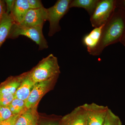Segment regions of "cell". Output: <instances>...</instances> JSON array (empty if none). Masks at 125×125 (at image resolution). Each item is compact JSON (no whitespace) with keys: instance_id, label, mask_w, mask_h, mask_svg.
Here are the masks:
<instances>
[{"instance_id":"26","label":"cell","mask_w":125,"mask_h":125,"mask_svg":"<svg viewBox=\"0 0 125 125\" xmlns=\"http://www.w3.org/2000/svg\"><path fill=\"white\" fill-rule=\"evenodd\" d=\"M116 5L125 10V0H116Z\"/></svg>"},{"instance_id":"5","label":"cell","mask_w":125,"mask_h":125,"mask_svg":"<svg viewBox=\"0 0 125 125\" xmlns=\"http://www.w3.org/2000/svg\"><path fill=\"white\" fill-rule=\"evenodd\" d=\"M116 7V0H99L94 11L90 16L93 27L104 25L109 20Z\"/></svg>"},{"instance_id":"6","label":"cell","mask_w":125,"mask_h":125,"mask_svg":"<svg viewBox=\"0 0 125 125\" xmlns=\"http://www.w3.org/2000/svg\"><path fill=\"white\" fill-rule=\"evenodd\" d=\"M57 80L35 83L29 96L25 101L27 109L37 107L40 99L49 91Z\"/></svg>"},{"instance_id":"2","label":"cell","mask_w":125,"mask_h":125,"mask_svg":"<svg viewBox=\"0 0 125 125\" xmlns=\"http://www.w3.org/2000/svg\"><path fill=\"white\" fill-rule=\"evenodd\" d=\"M27 73L35 83L57 80L61 73L57 58L53 54H49Z\"/></svg>"},{"instance_id":"14","label":"cell","mask_w":125,"mask_h":125,"mask_svg":"<svg viewBox=\"0 0 125 125\" xmlns=\"http://www.w3.org/2000/svg\"><path fill=\"white\" fill-rule=\"evenodd\" d=\"M23 74L18 76H11L0 84V94H15L22 80Z\"/></svg>"},{"instance_id":"13","label":"cell","mask_w":125,"mask_h":125,"mask_svg":"<svg viewBox=\"0 0 125 125\" xmlns=\"http://www.w3.org/2000/svg\"><path fill=\"white\" fill-rule=\"evenodd\" d=\"M104 25L94 28L89 33L86 34L83 37L82 42L87 48L89 53L95 48L98 43Z\"/></svg>"},{"instance_id":"15","label":"cell","mask_w":125,"mask_h":125,"mask_svg":"<svg viewBox=\"0 0 125 125\" xmlns=\"http://www.w3.org/2000/svg\"><path fill=\"white\" fill-rule=\"evenodd\" d=\"M14 23L11 15L6 13L0 22V48L8 38L11 27Z\"/></svg>"},{"instance_id":"27","label":"cell","mask_w":125,"mask_h":125,"mask_svg":"<svg viewBox=\"0 0 125 125\" xmlns=\"http://www.w3.org/2000/svg\"><path fill=\"white\" fill-rule=\"evenodd\" d=\"M120 42L125 47V29Z\"/></svg>"},{"instance_id":"11","label":"cell","mask_w":125,"mask_h":125,"mask_svg":"<svg viewBox=\"0 0 125 125\" xmlns=\"http://www.w3.org/2000/svg\"><path fill=\"white\" fill-rule=\"evenodd\" d=\"M22 74V80L15 94V98L25 102L33 88L35 83L30 78L27 72Z\"/></svg>"},{"instance_id":"22","label":"cell","mask_w":125,"mask_h":125,"mask_svg":"<svg viewBox=\"0 0 125 125\" xmlns=\"http://www.w3.org/2000/svg\"><path fill=\"white\" fill-rule=\"evenodd\" d=\"M21 114L13 115L7 120L1 122L0 125H15L16 121Z\"/></svg>"},{"instance_id":"1","label":"cell","mask_w":125,"mask_h":125,"mask_svg":"<svg viewBox=\"0 0 125 125\" xmlns=\"http://www.w3.org/2000/svg\"><path fill=\"white\" fill-rule=\"evenodd\" d=\"M125 29V10L116 5L111 16L104 25L101 38L95 48L89 52L100 55L105 48L120 42Z\"/></svg>"},{"instance_id":"9","label":"cell","mask_w":125,"mask_h":125,"mask_svg":"<svg viewBox=\"0 0 125 125\" xmlns=\"http://www.w3.org/2000/svg\"><path fill=\"white\" fill-rule=\"evenodd\" d=\"M59 125H87V113L83 105L60 118Z\"/></svg>"},{"instance_id":"18","label":"cell","mask_w":125,"mask_h":125,"mask_svg":"<svg viewBox=\"0 0 125 125\" xmlns=\"http://www.w3.org/2000/svg\"><path fill=\"white\" fill-rule=\"evenodd\" d=\"M103 125H122V123L119 117L109 108Z\"/></svg>"},{"instance_id":"3","label":"cell","mask_w":125,"mask_h":125,"mask_svg":"<svg viewBox=\"0 0 125 125\" xmlns=\"http://www.w3.org/2000/svg\"><path fill=\"white\" fill-rule=\"evenodd\" d=\"M20 36H26L35 42L38 45L39 50L48 48L47 42L43 34L42 27H27L14 23L8 38L14 39Z\"/></svg>"},{"instance_id":"23","label":"cell","mask_w":125,"mask_h":125,"mask_svg":"<svg viewBox=\"0 0 125 125\" xmlns=\"http://www.w3.org/2000/svg\"><path fill=\"white\" fill-rule=\"evenodd\" d=\"M60 118H55L40 122L38 125H59Z\"/></svg>"},{"instance_id":"16","label":"cell","mask_w":125,"mask_h":125,"mask_svg":"<svg viewBox=\"0 0 125 125\" xmlns=\"http://www.w3.org/2000/svg\"><path fill=\"white\" fill-rule=\"evenodd\" d=\"M99 0H73L70 5V8L77 7L85 9L91 16L96 9Z\"/></svg>"},{"instance_id":"8","label":"cell","mask_w":125,"mask_h":125,"mask_svg":"<svg viewBox=\"0 0 125 125\" xmlns=\"http://www.w3.org/2000/svg\"><path fill=\"white\" fill-rule=\"evenodd\" d=\"M47 21L46 9L43 7L39 9H29L20 24L27 27H43Z\"/></svg>"},{"instance_id":"25","label":"cell","mask_w":125,"mask_h":125,"mask_svg":"<svg viewBox=\"0 0 125 125\" xmlns=\"http://www.w3.org/2000/svg\"><path fill=\"white\" fill-rule=\"evenodd\" d=\"M6 5L4 0H0V22L3 15L6 13Z\"/></svg>"},{"instance_id":"12","label":"cell","mask_w":125,"mask_h":125,"mask_svg":"<svg viewBox=\"0 0 125 125\" xmlns=\"http://www.w3.org/2000/svg\"><path fill=\"white\" fill-rule=\"evenodd\" d=\"M37 107L26 109L17 119L15 125H38L39 117Z\"/></svg>"},{"instance_id":"24","label":"cell","mask_w":125,"mask_h":125,"mask_svg":"<svg viewBox=\"0 0 125 125\" xmlns=\"http://www.w3.org/2000/svg\"><path fill=\"white\" fill-rule=\"evenodd\" d=\"M6 5V13L8 14H10L14 3L15 0H4Z\"/></svg>"},{"instance_id":"4","label":"cell","mask_w":125,"mask_h":125,"mask_svg":"<svg viewBox=\"0 0 125 125\" xmlns=\"http://www.w3.org/2000/svg\"><path fill=\"white\" fill-rule=\"evenodd\" d=\"M71 1V0H58L53 6L46 9L47 20L49 23V37L61 30L60 21L69 10Z\"/></svg>"},{"instance_id":"21","label":"cell","mask_w":125,"mask_h":125,"mask_svg":"<svg viewBox=\"0 0 125 125\" xmlns=\"http://www.w3.org/2000/svg\"><path fill=\"white\" fill-rule=\"evenodd\" d=\"M30 9H37L43 7L41 1L39 0H28Z\"/></svg>"},{"instance_id":"19","label":"cell","mask_w":125,"mask_h":125,"mask_svg":"<svg viewBox=\"0 0 125 125\" xmlns=\"http://www.w3.org/2000/svg\"><path fill=\"white\" fill-rule=\"evenodd\" d=\"M15 98V94H0V106H9Z\"/></svg>"},{"instance_id":"10","label":"cell","mask_w":125,"mask_h":125,"mask_svg":"<svg viewBox=\"0 0 125 125\" xmlns=\"http://www.w3.org/2000/svg\"><path fill=\"white\" fill-rule=\"evenodd\" d=\"M30 9L28 0H15L10 14L14 23L20 24Z\"/></svg>"},{"instance_id":"20","label":"cell","mask_w":125,"mask_h":125,"mask_svg":"<svg viewBox=\"0 0 125 125\" xmlns=\"http://www.w3.org/2000/svg\"><path fill=\"white\" fill-rule=\"evenodd\" d=\"M13 115L9 107L0 106V122L7 120Z\"/></svg>"},{"instance_id":"7","label":"cell","mask_w":125,"mask_h":125,"mask_svg":"<svg viewBox=\"0 0 125 125\" xmlns=\"http://www.w3.org/2000/svg\"><path fill=\"white\" fill-rule=\"evenodd\" d=\"M87 113V125H103L108 110L107 106L95 103L83 104Z\"/></svg>"},{"instance_id":"17","label":"cell","mask_w":125,"mask_h":125,"mask_svg":"<svg viewBox=\"0 0 125 125\" xmlns=\"http://www.w3.org/2000/svg\"><path fill=\"white\" fill-rule=\"evenodd\" d=\"M8 107L14 115L21 114L27 109L25 101L16 98L14 99Z\"/></svg>"}]
</instances>
